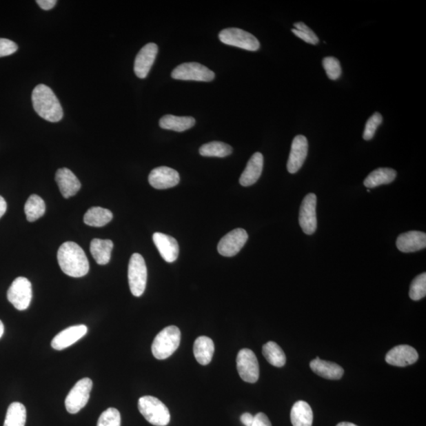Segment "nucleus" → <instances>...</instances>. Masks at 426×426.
<instances>
[{"label": "nucleus", "mask_w": 426, "mask_h": 426, "mask_svg": "<svg viewBox=\"0 0 426 426\" xmlns=\"http://www.w3.org/2000/svg\"><path fill=\"white\" fill-rule=\"evenodd\" d=\"M57 259L59 267L65 275L79 278L88 274V258L77 243L67 242L62 244L58 250Z\"/></svg>", "instance_id": "obj_1"}, {"label": "nucleus", "mask_w": 426, "mask_h": 426, "mask_svg": "<svg viewBox=\"0 0 426 426\" xmlns=\"http://www.w3.org/2000/svg\"><path fill=\"white\" fill-rule=\"evenodd\" d=\"M32 106L38 116L51 123H58L63 117V110L50 87L43 84L35 87L32 94Z\"/></svg>", "instance_id": "obj_2"}, {"label": "nucleus", "mask_w": 426, "mask_h": 426, "mask_svg": "<svg viewBox=\"0 0 426 426\" xmlns=\"http://www.w3.org/2000/svg\"><path fill=\"white\" fill-rule=\"evenodd\" d=\"M181 341V332L176 326H168L155 337L152 352L158 360H165L174 354Z\"/></svg>", "instance_id": "obj_3"}, {"label": "nucleus", "mask_w": 426, "mask_h": 426, "mask_svg": "<svg viewBox=\"0 0 426 426\" xmlns=\"http://www.w3.org/2000/svg\"><path fill=\"white\" fill-rule=\"evenodd\" d=\"M140 413L148 422L156 426H166L170 423L168 408L157 398L150 396L141 397L139 400Z\"/></svg>", "instance_id": "obj_4"}, {"label": "nucleus", "mask_w": 426, "mask_h": 426, "mask_svg": "<svg viewBox=\"0 0 426 426\" xmlns=\"http://www.w3.org/2000/svg\"><path fill=\"white\" fill-rule=\"evenodd\" d=\"M147 267L145 259L139 254L131 256L128 266V281L131 293L135 297L144 294L147 283Z\"/></svg>", "instance_id": "obj_5"}, {"label": "nucleus", "mask_w": 426, "mask_h": 426, "mask_svg": "<svg viewBox=\"0 0 426 426\" xmlns=\"http://www.w3.org/2000/svg\"><path fill=\"white\" fill-rule=\"evenodd\" d=\"M92 381L88 378L81 379L70 390L65 400V409L70 414H77L85 407L90 397Z\"/></svg>", "instance_id": "obj_6"}, {"label": "nucleus", "mask_w": 426, "mask_h": 426, "mask_svg": "<svg viewBox=\"0 0 426 426\" xmlns=\"http://www.w3.org/2000/svg\"><path fill=\"white\" fill-rule=\"evenodd\" d=\"M220 40L227 45L237 47L247 51H258L260 42L250 32L238 28L223 30L219 34Z\"/></svg>", "instance_id": "obj_7"}, {"label": "nucleus", "mask_w": 426, "mask_h": 426, "mask_svg": "<svg viewBox=\"0 0 426 426\" xmlns=\"http://www.w3.org/2000/svg\"><path fill=\"white\" fill-rule=\"evenodd\" d=\"M32 298V284L26 277L15 278L8 292V301L15 309L23 311L28 309Z\"/></svg>", "instance_id": "obj_8"}, {"label": "nucleus", "mask_w": 426, "mask_h": 426, "mask_svg": "<svg viewBox=\"0 0 426 426\" xmlns=\"http://www.w3.org/2000/svg\"><path fill=\"white\" fill-rule=\"evenodd\" d=\"M172 77L176 80L211 81L215 73L199 63H185L174 69Z\"/></svg>", "instance_id": "obj_9"}, {"label": "nucleus", "mask_w": 426, "mask_h": 426, "mask_svg": "<svg viewBox=\"0 0 426 426\" xmlns=\"http://www.w3.org/2000/svg\"><path fill=\"white\" fill-rule=\"evenodd\" d=\"M237 369L240 378L247 383L254 384L259 379V363L254 352L242 349L237 355Z\"/></svg>", "instance_id": "obj_10"}, {"label": "nucleus", "mask_w": 426, "mask_h": 426, "mask_svg": "<svg viewBox=\"0 0 426 426\" xmlns=\"http://www.w3.org/2000/svg\"><path fill=\"white\" fill-rule=\"evenodd\" d=\"M248 240V234L242 228L234 229L223 236L218 244V252L223 256H236Z\"/></svg>", "instance_id": "obj_11"}, {"label": "nucleus", "mask_w": 426, "mask_h": 426, "mask_svg": "<svg viewBox=\"0 0 426 426\" xmlns=\"http://www.w3.org/2000/svg\"><path fill=\"white\" fill-rule=\"evenodd\" d=\"M316 196L310 193L305 196L299 211V225L305 234H313L318 227L316 221Z\"/></svg>", "instance_id": "obj_12"}, {"label": "nucleus", "mask_w": 426, "mask_h": 426, "mask_svg": "<svg viewBox=\"0 0 426 426\" xmlns=\"http://www.w3.org/2000/svg\"><path fill=\"white\" fill-rule=\"evenodd\" d=\"M158 53V46L154 43H147L136 54L134 61V73L136 77L144 79L149 74L155 62Z\"/></svg>", "instance_id": "obj_13"}, {"label": "nucleus", "mask_w": 426, "mask_h": 426, "mask_svg": "<svg viewBox=\"0 0 426 426\" xmlns=\"http://www.w3.org/2000/svg\"><path fill=\"white\" fill-rule=\"evenodd\" d=\"M180 177L177 171L168 167L156 168L149 176V183L157 190H166L176 187L179 183Z\"/></svg>", "instance_id": "obj_14"}, {"label": "nucleus", "mask_w": 426, "mask_h": 426, "mask_svg": "<svg viewBox=\"0 0 426 426\" xmlns=\"http://www.w3.org/2000/svg\"><path fill=\"white\" fill-rule=\"evenodd\" d=\"M308 154V141L303 135H297L292 145L290 156L287 161V171L294 174L299 171L307 159Z\"/></svg>", "instance_id": "obj_15"}, {"label": "nucleus", "mask_w": 426, "mask_h": 426, "mask_svg": "<svg viewBox=\"0 0 426 426\" xmlns=\"http://www.w3.org/2000/svg\"><path fill=\"white\" fill-rule=\"evenodd\" d=\"M418 354L414 347L400 345L393 347L386 354L385 361L398 367H405L418 361Z\"/></svg>", "instance_id": "obj_16"}, {"label": "nucleus", "mask_w": 426, "mask_h": 426, "mask_svg": "<svg viewBox=\"0 0 426 426\" xmlns=\"http://www.w3.org/2000/svg\"><path fill=\"white\" fill-rule=\"evenodd\" d=\"M87 332L88 327L84 325L69 327L54 337L52 347L57 351H62L81 340L86 335Z\"/></svg>", "instance_id": "obj_17"}, {"label": "nucleus", "mask_w": 426, "mask_h": 426, "mask_svg": "<svg viewBox=\"0 0 426 426\" xmlns=\"http://www.w3.org/2000/svg\"><path fill=\"white\" fill-rule=\"evenodd\" d=\"M152 240L163 260L168 263H172L177 260L179 247L176 239L165 234L156 232L152 236Z\"/></svg>", "instance_id": "obj_18"}, {"label": "nucleus", "mask_w": 426, "mask_h": 426, "mask_svg": "<svg viewBox=\"0 0 426 426\" xmlns=\"http://www.w3.org/2000/svg\"><path fill=\"white\" fill-rule=\"evenodd\" d=\"M56 181L64 199L76 195L81 189L79 179L67 168L59 169L56 173Z\"/></svg>", "instance_id": "obj_19"}, {"label": "nucleus", "mask_w": 426, "mask_h": 426, "mask_svg": "<svg viewBox=\"0 0 426 426\" xmlns=\"http://www.w3.org/2000/svg\"><path fill=\"white\" fill-rule=\"evenodd\" d=\"M396 247L403 253L416 252L426 247V234L412 231L401 234L396 240Z\"/></svg>", "instance_id": "obj_20"}, {"label": "nucleus", "mask_w": 426, "mask_h": 426, "mask_svg": "<svg viewBox=\"0 0 426 426\" xmlns=\"http://www.w3.org/2000/svg\"><path fill=\"white\" fill-rule=\"evenodd\" d=\"M264 157L261 152H255L251 156L245 167L241 177L239 179V183L243 187H250L254 185L261 176L263 171Z\"/></svg>", "instance_id": "obj_21"}, {"label": "nucleus", "mask_w": 426, "mask_h": 426, "mask_svg": "<svg viewBox=\"0 0 426 426\" xmlns=\"http://www.w3.org/2000/svg\"><path fill=\"white\" fill-rule=\"evenodd\" d=\"M310 365L314 374L327 380H340L344 374V370L341 365L324 361L319 358L314 359Z\"/></svg>", "instance_id": "obj_22"}, {"label": "nucleus", "mask_w": 426, "mask_h": 426, "mask_svg": "<svg viewBox=\"0 0 426 426\" xmlns=\"http://www.w3.org/2000/svg\"><path fill=\"white\" fill-rule=\"evenodd\" d=\"M214 352V343L210 337L202 336L195 341L194 354L199 364L202 365H209L212 361Z\"/></svg>", "instance_id": "obj_23"}, {"label": "nucleus", "mask_w": 426, "mask_h": 426, "mask_svg": "<svg viewBox=\"0 0 426 426\" xmlns=\"http://www.w3.org/2000/svg\"><path fill=\"white\" fill-rule=\"evenodd\" d=\"M113 247V242L110 239L92 240L90 252L98 265H105L109 263Z\"/></svg>", "instance_id": "obj_24"}, {"label": "nucleus", "mask_w": 426, "mask_h": 426, "mask_svg": "<svg viewBox=\"0 0 426 426\" xmlns=\"http://www.w3.org/2000/svg\"><path fill=\"white\" fill-rule=\"evenodd\" d=\"M314 414L307 402L298 401L294 404L291 412L293 426H312Z\"/></svg>", "instance_id": "obj_25"}, {"label": "nucleus", "mask_w": 426, "mask_h": 426, "mask_svg": "<svg viewBox=\"0 0 426 426\" xmlns=\"http://www.w3.org/2000/svg\"><path fill=\"white\" fill-rule=\"evenodd\" d=\"M397 172L394 169L380 168L371 172L365 179L364 185L367 188H375L381 185L389 184L394 181Z\"/></svg>", "instance_id": "obj_26"}, {"label": "nucleus", "mask_w": 426, "mask_h": 426, "mask_svg": "<svg viewBox=\"0 0 426 426\" xmlns=\"http://www.w3.org/2000/svg\"><path fill=\"white\" fill-rule=\"evenodd\" d=\"M195 119L190 116H176L172 114H166L160 120V127L162 129L183 132L192 128L195 125Z\"/></svg>", "instance_id": "obj_27"}, {"label": "nucleus", "mask_w": 426, "mask_h": 426, "mask_svg": "<svg viewBox=\"0 0 426 426\" xmlns=\"http://www.w3.org/2000/svg\"><path fill=\"white\" fill-rule=\"evenodd\" d=\"M113 218L112 212L101 207H92L85 212L84 223L86 225L101 227L111 222Z\"/></svg>", "instance_id": "obj_28"}, {"label": "nucleus", "mask_w": 426, "mask_h": 426, "mask_svg": "<svg viewBox=\"0 0 426 426\" xmlns=\"http://www.w3.org/2000/svg\"><path fill=\"white\" fill-rule=\"evenodd\" d=\"M45 202L37 194L31 195L25 205L26 219L29 222H34L39 219L45 215Z\"/></svg>", "instance_id": "obj_29"}, {"label": "nucleus", "mask_w": 426, "mask_h": 426, "mask_svg": "<svg viewBox=\"0 0 426 426\" xmlns=\"http://www.w3.org/2000/svg\"><path fill=\"white\" fill-rule=\"evenodd\" d=\"M262 353L273 367H283L286 364V355L275 342L270 341L265 343L262 348Z\"/></svg>", "instance_id": "obj_30"}, {"label": "nucleus", "mask_w": 426, "mask_h": 426, "mask_svg": "<svg viewBox=\"0 0 426 426\" xmlns=\"http://www.w3.org/2000/svg\"><path fill=\"white\" fill-rule=\"evenodd\" d=\"M26 409L23 403L14 402L8 409L3 426H25Z\"/></svg>", "instance_id": "obj_31"}, {"label": "nucleus", "mask_w": 426, "mask_h": 426, "mask_svg": "<svg viewBox=\"0 0 426 426\" xmlns=\"http://www.w3.org/2000/svg\"><path fill=\"white\" fill-rule=\"evenodd\" d=\"M233 150L222 141H212L202 145L199 150L200 154L207 157H226L232 154Z\"/></svg>", "instance_id": "obj_32"}, {"label": "nucleus", "mask_w": 426, "mask_h": 426, "mask_svg": "<svg viewBox=\"0 0 426 426\" xmlns=\"http://www.w3.org/2000/svg\"><path fill=\"white\" fill-rule=\"evenodd\" d=\"M426 296V273L415 277L409 287V296L414 301L425 298Z\"/></svg>", "instance_id": "obj_33"}, {"label": "nucleus", "mask_w": 426, "mask_h": 426, "mask_svg": "<svg viewBox=\"0 0 426 426\" xmlns=\"http://www.w3.org/2000/svg\"><path fill=\"white\" fill-rule=\"evenodd\" d=\"M294 26L296 29H292V31L294 35L305 42L311 43V45H318L319 42L318 37H316L315 32L310 27L302 23V21L294 23Z\"/></svg>", "instance_id": "obj_34"}, {"label": "nucleus", "mask_w": 426, "mask_h": 426, "mask_svg": "<svg viewBox=\"0 0 426 426\" xmlns=\"http://www.w3.org/2000/svg\"><path fill=\"white\" fill-rule=\"evenodd\" d=\"M121 425V415L116 408H108L103 412L99 419L97 426H120Z\"/></svg>", "instance_id": "obj_35"}, {"label": "nucleus", "mask_w": 426, "mask_h": 426, "mask_svg": "<svg viewBox=\"0 0 426 426\" xmlns=\"http://www.w3.org/2000/svg\"><path fill=\"white\" fill-rule=\"evenodd\" d=\"M325 72L331 80H337L342 74L340 61L335 57H325L322 61Z\"/></svg>", "instance_id": "obj_36"}, {"label": "nucleus", "mask_w": 426, "mask_h": 426, "mask_svg": "<svg viewBox=\"0 0 426 426\" xmlns=\"http://www.w3.org/2000/svg\"><path fill=\"white\" fill-rule=\"evenodd\" d=\"M383 121L381 114L379 112H375L372 116H371L367 124L363 133V139L367 141L372 139L374 136L376 129Z\"/></svg>", "instance_id": "obj_37"}, {"label": "nucleus", "mask_w": 426, "mask_h": 426, "mask_svg": "<svg viewBox=\"0 0 426 426\" xmlns=\"http://www.w3.org/2000/svg\"><path fill=\"white\" fill-rule=\"evenodd\" d=\"M18 51V45L10 40L0 38V57L10 56Z\"/></svg>", "instance_id": "obj_38"}, {"label": "nucleus", "mask_w": 426, "mask_h": 426, "mask_svg": "<svg viewBox=\"0 0 426 426\" xmlns=\"http://www.w3.org/2000/svg\"><path fill=\"white\" fill-rule=\"evenodd\" d=\"M251 426H272L271 422L264 413L256 414Z\"/></svg>", "instance_id": "obj_39"}, {"label": "nucleus", "mask_w": 426, "mask_h": 426, "mask_svg": "<svg viewBox=\"0 0 426 426\" xmlns=\"http://www.w3.org/2000/svg\"><path fill=\"white\" fill-rule=\"evenodd\" d=\"M36 3L41 9L49 10L56 6L57 1V0H37Z\"/></svg>", "instance_id": "obj_40"}, {"label": "nucleus", "mask_w": 426, "mask_h": 426, "mask_svg": "<svg viewBox=\"0 0 426 426\" xmlns=\"http://www.w3.org/2000/svg\"><path fill=\"white\" fill-rule=\"evenodd\" d=\"M254 416L250 413H244L242 414L241 420L242 423L245 426H251L254 422Z\"/></svg>", "instance_id": "obj_41"}, {"label": "nucleus", "mask_w": 426, "mask_h": 426, "mask_svg": "<svg viewBox=\"0 0 426 426\" xmlns=\"http://www.w3.org/2000/svg\"><path fill=\"white\" fill-rule=\"evenodd\" d=\"M7 209L8 205L6 201H5L2 196H0V218H1L5 214Z\"/></svg>", "instance_id": "obj_42"}, {"label": "nucleus", "mask_w": 426, "mask_h": 426, "mask_svg": "<svg viewBox=\"0 0 426 426\" xmlns=\"http://www.w3.org/2000/svg\"><path fill=\"white\" fill-rule=\"evenodd\" d=\"M3 332H4V325L3 324V322L0 321V338L3 336Z\"/></svg>", "instance_id": "obj_43"}, {"label": "nucleus", "mask_w": 426, "mask_h": 426, "mask_svg": "<svg viewBox=\"0 0 426 426\" xmlns=\"http://www.w3.org/2000/svg\"><path fill=\"white\" fill-rule=\"evenodd\" d=\"M336 426H358L351 423H338Z\"/></svg>", "instance_id": "obj_44"}]
</instances>
